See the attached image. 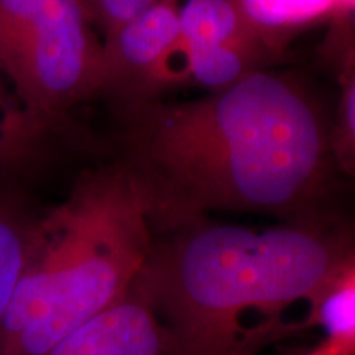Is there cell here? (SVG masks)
I'll use <instances>...</instances> for the list:
<instances>
[{"label":"cell","mask_w":355,"mask_h":355,"mask_svg":"<svg viewBox=\"0 0 355 355\" xmlns=\"http://www.w3.org/2000/svg\"><path fill=\"white\" fill-rule=\"evenodd\" d=\"M123 148L153 235L211 212L329 217L332 128L286 74L259 69L193 101L127 105Z\"/></svg>","instance_id":"cell-1"},{"label":"cell","mask_w":355,"mask_h":355,"mask_svg":"<svg viewBox=\"0 0 355 355\" xmlns=\"http://www.w3.org/2000/svg\"><path fill=\"white\" fill-rule=\"evenodd\" d=\"M350 259V235L331 217L268 229L204 217L155 235L135 286L175 355H255L243 314H263L268 339L282 311L308 301Z\"/></svg>","instance_id":"cell-2"},{"label":"cell","mask_w":355,"mask_h":355,"mask_svg":"<svg viewBox=\"0 0 355 355\" xmlns=\"http://www.w3.org/2000/svg\"><path fill=\"white\" fill-rule=\"evenodd\" d=\"M148 204L125 166L87 173L40 214L0 355H43L130 290L153 243Z\"/></svg>","instance_id":"cell-3"},{"label":"cell","mask_w":355,"mask_h":355,"mask_svg":"<svg viewBox=\"0 0 355 355\" xmlns=\"http://www.w3.org/2000/svg\"><path fill=\"white\" fill-rule=\"evenodd\" d=\"M102 37L81 0H58L3 66L25 107L46 128L99 92Z\"/></svg>","instance_id":"cell-4"},{"label":"cell","mask_w":355,"mask_h":355,"mask_svg":"<svg viewBox=\"0 0 355 355\" xmlns=\"http://www.w3.org/2000/svg\"><path fill=\"white\" fill-rule=\"evenodd\" d=\"M180 6V0H157L102 37L99 91L115 92L130 105L153 99L159 86L178 81Z\"/></svg>","instance_id":"cell-5"},{"label":"cell","mask_w":355,"mask_h":355,"mask_svg":"<svg viewBox=\"0 0 355 355\" xmlns=\"http://www.w3.org/2000/svg\"><path fill=\"white\" fill-rule=\"evenodd\" d=\"M43 355H175V349L168 327L133 283L121 300Z\"/></svg>","instance_id":"cell-6"},{"label":"cell","mask_w":355,"mask_h":355,"mask_svg":"<svg viewBox=\"0 0 355 355\" xmlns=\"http://www.w3.org/2000/svg\"><path fill=\"white\" fill-rule=\"evenodd\" d=\"M266 46V35L245 0H186L180 6V48Z\"/></svg>","instance_id":"cell-7"},{"label":"cell","mask_w":355,"mask_h":355,"mask_svg":"<svg viewBox=\"0 0 355 355\" xmlns=\"http://www.w3.org/2000/svg\"><path fill=\"white\" fill-rule=\"evenodd\" d=\"M308 303V318L295 329L318 327L324 332L322 340L344 355H355V257L319 286Z\"/></svg>","instance_id":"cell-8"},{"label":"cell","mask_w":355,"mask_h":355,"mask_svg":"<svg viewBox=\"0 0 355 355\" xmlns=\"http://www.w3.org/2000/svg\"><path fill=\"white\" fill-rule=\"evenodd\" d=\"M42 212L0 188V334L24 273Z\"/></svg>","instance_id":"cell-9"},{"label":"cell","mask_w":355,"mask_h":355,"mask_svg":"<svg viewBox=\"0 0 355 355\" xmlns=\"http://www.w3.org/2000/svg\"><path fill=\"white\" fill-rule=\"evenodd\" d=\"M50 132L28 112L0 63V181L32 165Z\"/></svg>","instance_id":"cell-10"},{"label":"cell","mask_w":355,"mask_h":355,"mask_svg":"<svg viewBox=\"0 0 355 355\" xmlns=\"http://www.w3.org/2000/svg\"><path fill=\"white\" fill-rule=\"evenodd\" d=\"M58 0H0V63L6 66Z\"/></svg>","instance_id":"cell-11"},{"label":"cell","mask_w":355,"mask_h":355,"mask_svg":"<svg viewBox=\"0 0 355 355\" xmlns=\"http://www.w3.org/2000/svg\"><path fill=\"white\" fill-rule=\"evenodd\" d=\"M92 24L102 37L135 19L139 13L153 6L157 0H81Z\"/></svg>","instance_id":"cell-12"},{"label":"cell","mask_w":355,"mask_h":355,"mask_svg":"<svg viewBox=\"0 0 355 355\" xmlns=\"http://www.w3.org/2000/svg\"><path fill=\"white\" fill-rule=\"evenodd\" d=\"M303 355H344V354L340 352L339 349H336L334 345H331L329 343H326V340H322V343H319L316 347L308 350V352Z\"/></svg>","instance_id":"cell-13"}]
</instances>
